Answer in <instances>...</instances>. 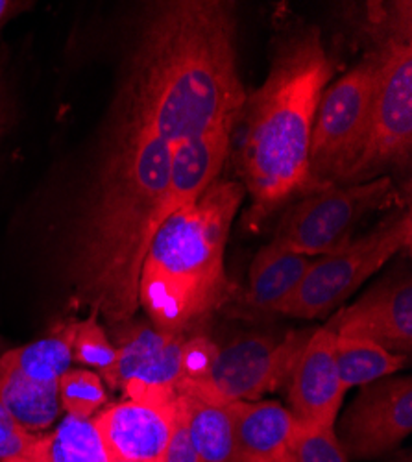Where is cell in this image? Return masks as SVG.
Masks as SVG:
<instances>
[{"mask_svg":"<svg viewBox=\"0 0 412 462\" xmlns=\"http://www.w3.org/2000/svg\"><path fill=\"white\" fill-rule=\"evenodd\" d=\"M230 134L169 144L117 128L70 257L72 303L119 326L139 310V280L161 224L216 181Z\"/></svg>","mask_w":412,"mask_h":462,"instance_id":"obj_1","label":"cell"},{"mask_svg":"<svg viewBox=\"0 0 412 462\" xmlns=\"http://www.w3.org/2000/svg\"><path fill=\"white\" fill-rule=\"evenodd\" d=\"M246 98L232 5L176 0L158 5L142 24L117 128L172 146L232 134Z\"/></svg>","mask_w":412,"mask_h":462,"instance_id":"obj_2","label":"cell"},{"mask_svg":"<svg viewBox=\"0 0 412 462\" xmlns=\"http://www.w3.org/2000/svg\"><path fill=\"white\" fill-rule=\"evenodd\" d=\"M333 76L320 30L309 26L281 43L269 79L246 98L243 176L253 215L309 190V150L316 109Z\"/></svg>","mask_w":412,"mask_h":462,"instance_id":"obj_3","label":"cell"},{"mask_svg":"<svg viewBox=\"0 0 412 462\" xmlns=\"http://www.w3.org/2000/svg\"><path fill=\"white\" fill-rule=\"evenodd\" d=\"M243 199V183L216 180L158 229L139 280V305L156 329L189 337L228 301L224 252Z\"/></svg>","mask_w":412,"mask_h":462,"instance_id":"obj_4","label":"cell"},{"mask_svg":"<svg viewBox=\"0 0 412 462\" xmlns=\"http://www.w3.org/2000/svg\"><path fill=\"white\" fill-rule=\"evenodd\" d=\"M380 72L364 144L341 183L378 178L389 167H403L412 150V45L410 28L396 24L376 47Z\"/></svg>","mask_w":412,"mask_h":462,"instance_id":"obj_5","label":"cell"},{"mask_svg":"<svg viewBox=\"0 0 412 462\" xmlns=\"http://www.w3.org/2000/svg\"><path fill=\"white\" fill-rule=\"evenodd\" d=\"M380 72V52H368L329 86L316 109L309 150V190L341 183L364 144Z\"/></svg>","mask_w":412,"mask_h":462,"instance_id":"obj_6","label":"cell"},{"mask_svg":"<svg viewBox=\"0 0 412 462\" xmlns=\"http://www.w3.org/2000/svg\"><path fill=\"white\" fill-rule=\"evenodd\" d=\"M410 211H398L370 234L353 239L343 250L315 257L307 273L278 315L320 319L341 307L371 274L398 252L410 248Z\"/></svg>","mask_w":412,"mask_h":462,"instance_id":"obj_7","label":"cell"},{"mask_svg":"<svg viewBox=\"0 0 412 462\" xmlns=\"http://www.w3.org/2000/svg\"><path fill=\"white\" fill-rule=\"evenodd\" d=\"M396 202L389 176L318 189L285 215L274 241L307 257L329 255L353 241L357 226L370 213L389 209Z\"/></svg>","mask_w":412,"mask_h":462,"instance_id":"obj_8","label":"cell"},{"mask_svg":"<svg viewBox=\"0 0 412 462\" xmlns=\"http://www.w3.org/2000/svg\"><path fill=\"white\" fill-rule=\"evenodd\" d=\"M74 329L77 320L60 322L49 335L0 356V402L28 433L41 435L63 412L58 381L72 363Z\"/></svg>","mask_w":412,"mask_h":462,"instance_id":"obj_9","label":"cell"},{"mask_svg":"<svg viewBox=\"0 0 412 462\" xmlns=\"http://www.w3.org/2000/svg\"><path fill=\"white\" fill-rule=\"evenodd\" d=\"M311 333H288L278 340L270 335H243L218 348L209 370L178 393H191L209 402H253L265 393L287 387L299 354Z\"/></svg>","mask_w":412,"mask_h":462,"instance_id":"obj_10","label":"cell"},{"mask_svg":"<svg viewBox=\"0 0 412 462\" xmlns=\"http://www.w3.org/2000/svg\"><path fill=\"white\" fill-rule=\"evenodd\" d=\"M412 433V379L383 377L364 384L343 418L339 442L352 460L378 458Z\"/></svg>","mask_w":412,"mask_h":462,"instance_id":"obj_11","label":"cell"},{"mask_svg":"<svg viewBox=\"0 0 412 462\" xmlns=\"http://www.w3.org/2000/svg\"><path fill=\"white\" fill-rule=\"evenodd\" d=\"M339 337L376 342L381 348L410 357L412 352V283L410 278L389 282L344 307L327 324Z\"/></svg>","mask_w":412,"mask_h":462,"instance_id":"obj_12","label":"cell"},{"mask_svg":"<svg viewBox=\"0 0 412 462\" xmlns=\"http://www.w3.org/2000/svg\"><path fill=\"white\" fill-rule=\"evenodd\" d=\"M336 335L327 329L311 333L288 379V405L302 426H334L346 389L334 361Z\"/></svg>","mask_w":412,"mask_h":462,"instance_id":"obj_13","label":"cell"},{"mask_svg":"<svg viewBox=\"0 0 412 462\" xmlns=\"http://www.w3.org/2000/svg\"><path fill=\"white\" fill-rule=\"evenodd\" d=\"M176 414L170 405L124 400L95 414L93 421L109 457L160 460L169 442Z\"/></svg>","mask_w":412,"mask_h":462,"instance_id":"obj_14","label":"cell"},{"mask_svg":"<svg viewBox=\"0 0 412 462\" xmlns=\"http://www.w3.org/2000/svg\"><path fill=\"white\" fill-rule=\"evenodd\" d=\"M233 462H290L298 421L279 402H233Z\"/></svg>","mask_w":412,"mask_h":462,"instance_id":"obj_15","label":"cell"},{"mask_svg":"<svg viewBox=\"0 0 412 462\" xmlns=\"http://www.w3.org/2000/svg\"><path fill=\"white\" fill-rule=\"evenodd\" d=\"M315 257L296 254L276 241L261 248L250 266L244 307L252 313H279L285 301L302 283Z\"/></svg>","mask_w":412,"mask_h":462,"instance_id":"obj_16","label":"cell"},{"mask_svg":"<svg viewBox=\"0 0 412 462\" xmlns=\"http://www.w3.org/2000/svg\"><path fill=\"white\" fill-rule=\"evenodd\" d=\"M0 462H109V453L93 418L65 414L52 431L37 435L24 451Z\"/></svg>","mask_w":412,"mask_h":462,"instance_id":"obj_17","label":"cell"},{"mask_svg":"<svg viewBox=\"0 0 412 462\" xmlns=\"http://www.w3.org/2000/svg\"><path fill=\"white\" fill-rule=\"evenodd\" d=\"M178 402L200 462H233L232 403L209 402L191 393H178Z\"/></svg>","mask_w":412,"mask_h":462,"instance_id":"obj_18","label":"cell"},{"mask_svg":"<svg viewBox=\"0 0 412 462\" xmlns=\"http://www.w3.org/2000/svg\"><path fill=\"white\" fill-rule=\"evenodd\" d=\"M334 361L343 387L350 391L357 384H370L403 370L408 357L392 354L366 338L336 335Z\"/></svg>","mask_w":412,"mask_h":462,"instance_id":"obj_19","label":"cell"},{"mask_svg":"<svg viewBox=\"0 0 412 462\" xmlns=\"http://www.w3.org/2000/svg\"><path fill=\"white\" fill-rule=\"evenodd\" d=\"M61 409L69 416L91 420L107 403L102 377L86 368H69L58 381Z\"/></svg>","mask_w":412,"mask_h":462,"instance_id":"obj_20","label":"cell"},{"mask_svg":"<svg viewBox=\"0 0 412 462\" xmlns=\"http://www.w3.org/2000/svg\"><path fill=\"white\" fill-rule=\"evenodd\" d=\"M117 359V346L109 338L98 315L91 313L86 320H77L72 337V361L91 366L96 374L114 366Z\"/></svg>","mask_w":412,"mask_h":462,"instance_id":"obj_21","label":"cell"},{"mask_svg":"<svg viewBox=\"0 0 412 462\" xmlns=\"http://www.w3.org/2000/svg\"><path fill=\"white\" fill-rule=\"evenodd\" d=\"M290 462H350L334 426L298 423L290 446Z\"/></svg>","mask_w":412,"mask_h":462,"instance_id":"obj_22","label":"cell"},{"mask_svg":"<svg viewBox=\"0 0 412 462\" xmlns=\"http://www.w3.org/2000/svg\"><path fill=\"white\" fill-rule=\"evenodd\" d=\"M160 462H200V457L189 435V428H187L185 412L178 398H176V414H174L172 431Z\"/></svg>","mask_w":412,"mask_h":462,"instance_id":"obj_23","label":"cell"},{"mask_svg":"<svg viewBox=\"0 0 412 462\" xmlns=\"http://www.w3.org/2000/svg\"><path fill=\"white\" fill-rule=\"evenodd\" d=\"M15 3H8V0H0V21H3L6 15H10V12L15 10Z\"/></svg>","mask_w":412,"mask_h":462,"instance_id":"obj_24","label":"cell"},{"mask_svg":"<svg viewBox=\"0 0 412 462\" xmlns=\"http://www.w3.org/2000/svg\"><path fill=\"white\" fill-rule=\"evenodd\" d=\"M109 462H160V460H132V458H117V457H109Z\"/></svg>","mask_w":412,"mask_h":462,"instance_id":"obj_25","label":"cell"},{"mask_svg":"<svg viewBox=\"0 0 412 462\" xmlns=\"http://www.w3.org/2000/svg\"><path fill=\"white\" fill-rule=\"evenodd\" d=\"M246 462H267V460H246Z\"/></svg>","mask_w":412,"mask_h":462,"instance_id":"obj_26","label":"cell"},{"mask_svg":"<svg viewBox=\"0 0 412 462\" xmlns=\"http://www.w3.org/2000/svg\"><path fill=\"white\" fill-rule=\"evenodd\" d=\"M407 460H408V458H407ZM396 462H401V457H399V458H398V460H396Z\"/></svg>","mask_w":412,"mask_h":462,"instance_id":"obj_27","label":"cell"}]
</instances>
